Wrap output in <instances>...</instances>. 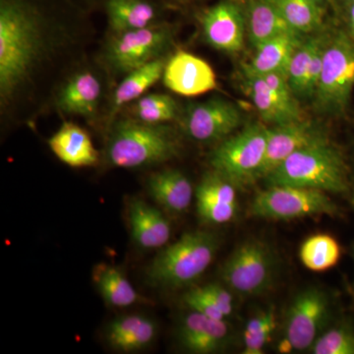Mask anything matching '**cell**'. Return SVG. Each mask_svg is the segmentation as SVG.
Returning <instances> with one entry per match:
<instances>
[{
  "instance_id": "cell-1",
  "label": "cell",
  "mask_w": 354,
  "mask_h": 354,
  "mask_svg": "<svg viewBox=\"0 0 354 354\" xmlns=\"http://www.w3.org/2000/svg\"><path fill=\"white\" fill-rule=\"evenodd\" d=\"M44 19L28 0H0V101H12L46 50Z\"/></svg>"
},
{
  "instance_id": "cell-2",
  "label": "cell",
  "mask_w": 354,
  "mask_h": 354,
  "mask_svg": "<svg viewBox=\"0 0 354 354\" xmlns=\"http://www.w3.org/2000/svg\"><path fill=\"white\" fill-rule=\"evenodd\" d=\"M180 151V140L169 125L123 118L114 122L104 156L113 167L141 169L169 162Z\"/></svg>"
},
{
  "instance_id": "cell-3",
  "label": "cell",
  "mask_w": 354,
  "mask_h": 354,
  "mask_svg": "<svg viewBox=\"0 0 354 354\" xmlns=\"http://www.w3.org/2000/svg\"><path fill=\"white\" fill-rule=\"evenodd\" d=\"M220 245V237L209 230L186 232L162 247L147 268V283L167 290L192 286L213 263Z\"/></svg>"
},
{
  "instance_id": "cell-4",
  "label": "cell",
  "mask_w": 354,
  "mask_h": 354,
  "mask_svg": "<svg viewBox=\"0 0 354 354\" xmlns=\"http://www.w3.org/2000/svg\"><path fill=\"white\" fill-rule=\"evenodd\" d=\"M265 180L268 186H297L328 194L348 195L351 192L346 160L330 141L293 153Z\"/></svg>"
},
{
  "instance_id": "cell-5",
  "label": "cell",
  "mask_w": 354,
  "mask_h": 354,
  "mask_svg": "<svg viewBox=\"0 0 354 354\" xmlns=\"http://www.w3.org/2000/svg\"><path fill=\"white\" fill-rule=\"evenodd\" d=\"M268 132L269 127L262 122L251 123L223 140L209 156L212 169L237 188L256 183L264 162Z\"/></svg>"
},
{
  "instance_id": "cell-6",
  "label": "cell",
  "mask_w": 354,
  "mask_h": 354,
  "mask_svg": "<svg viewBox=\"0 0 354 354\" xmlns=\"http://www.w3.org/2000/svg\"><path fill=\"white\" fill-rule=\"evenodd\" d=\"M278 260L264 241L249 239L241 242L223 263L220 276L223 285L243 297H260L276 281Z\"/></svg>"
},
{
  "instance_id": "cell-7",
  "label": "cell",
  "mask_w": 354,
  "mask_h": 354,
  "mask_svg": "<svg viewBox=\"0 0 354 354\" xmlns=\"http://www.w3.org/2000/svg\"><path fill=\"white\" fill-rule=\"evenodd\" d=\"M354 88V41L349 35L337 32L328 39L324 50L323 67L317 87L315 104L323 113L346 111Z\"/></svg>"
},
{
  "instance_id": "cell-8",
  "label": "cell",
  "mask_w": 354,
  "mask_h": 354,
  "mask_svg": "<svg viewBox=\"0 0 354 354\" xmlns=\"http://www.w3.org/2000/svg\"><path fill=\"white\" fill-rule=\"evenodd\" d=\"M339 212L328 193L288 185L268 186L254 196L248 207L249 216L270 221L335 216Z\"/></svg>"
},
{
  "instance_id": "cell-9",
  "label": "cell",
  "mask_w": 354,
  "mask_h": 354,
  "mask_svg": "<svg viewBox=\"0 0 354 354\" xmlns=\"http://www.w3.org/2000/svg\"><path fill=\"white\" fill-rule=\"evenodd\" d=\"M330 314L332 302L326 291L311 286L298 292L286 312L279 351L286 353L309 351L327 328Z\"/></svg>"
},
{
  "instance_id": "cell-10",
  "label": "cell",
  "mask_w": 354,
  "mask_h": 354,
  "mask_svg": "<svg viewBox=\"0 0 354 354\" xmlns=\"http://www.w3.org/2000/svg\"><path fill=\"white\" fill-rule=\"evenodd\" d=\"M171 43L172 32L167 26L153 24L143 29L116 32L106 46L104 59L113 71L127 74L165 57Z\"/></svg>"
},
{
  "instance_id": "cell-11",
  "label": "cell",
  "mask_w": 354,
  "mask_h": 354,
  "mask_svg": "<svg viewBox=\"0 0 354 354\" xmlns=\"http://www.w3.org/2000/svg\"><path fill=\"white\" fill-rule=\"evenodd\" d=\"M241 124V109L223 97L191 104L181 118L184 133L202 143L221 142L234 134Z\"/></svg>"
},
{
  "instance_id": "cell-12",
  "label": "cell",
  "mask_w": 354,
  "mask_h": 354,
  "mask_svg": "<svg viewBox=\"0 0 354 354\" xmlns=\"http://www.w3.org/2000/svg\"><path fill=\"white\" fill-rule=\"evenodd\" d=\"M203 35L209 46L228 55L241 53L245 44V13L232 0L209 7L201 17Z\"/></svg>"
},
{
  "instance_id": "cell-13",
  "label": "cell",
  "mask_w": 354,
  "mask_h": 354,
  "mask_svg": "<svg viewBox=\"0 0 354 354\" xmlns=\"http://www.w3.org/2000/svg\"><path fill=\"white\" fill-rule=\"evenodd\" d=\"M327 141L329 138L322 128L308 120L293 121L270 127L259 179H265L293 153Z\"/></svg>"
},
{
  "instance_id": "cell-14",
  "label": "cell",
  "mask_w": 354,
  "mask_h": 354,
  "mask_svg": "<svg viewBox=\"0 0 354 354\" xmlns=\"http://www.w3.org/2000/svg\"><path fill=\"white\" fill-rule=\"evenodd\" d=\"M162 81L171 92L183 97H197L218 87L211 65L185 50H177L167 59Z\"/></svg>"
},
{
  "instance_id": "cell-15",
  "label": "cell",
  "mask_w": 354,
  "mask_h": 354,
  "mask_svg": "<svg viewBox=\"0 0 354 354\" xmlns=\"http://www.w3.org/2000/svg\"><path fill=\"white\" fill-rule=\"evenodd\" d=\"M237 187L215 171L207 172L195 189L199 218L209 225H223L239 212Z\"/></svg>"
},
{
  "instance_id": "cell-16",
  "label": "cell",
  "mask_w": 354,
  "mask_h": 354,
  "mask_svg": "<svg viewBox=\"0 0 354 354\" xmlns=\"http://www.w3.org/2000/svg\"><path fill=\"white\" fill-rule=\"evenodd\" d=\"M178 339L183 348L191 353H220L230 344V327L225 320L190 311L179 325Z\"/></svg>"
},
{
  "instance_id": "cell-17",
  "label": "cell",
  "mask_w": 354,
  "mask_h": 354,
  "mask_svg": "<svg viewBox=\"0 0 354 354\" xmlns=\"http://www.w3.org/2000/svg\"><path fill=\"white\" fill-rule=\"evenodd\" d=\"M127 218L132 241L145 250L162 248L171 236V225L164 214L139 198L128 201Z\"/></svg>"
},
{
  "instance_id": "cell-18",
  "label": "cell",
  "mask_w": 354,
  "mask_h": 354,
  "mask_svg": "<svg viewBox=\"0 0 354 354\" xmlns=\"http://www.w3.org/2000/svg\"><path fill=\"white\" fill-rule=\"evenodd\" d=\"M248 95L267 124L281 125L304 120L297 97H285L270 87L259 75L244 73Z\"/></svg>"
},
{
  "instance_id": "cell-19",
  "label": "cell",
  "mask_w": 354,
  "mask_h": 354,
  "mask_svg": "<svg viewBox=\"0 0 354 354\" xmlns=\"http://www.w3.org/2000/svg\"><path fill=\"white\" fill-rule=\"evenodd\" d=\"M106 342L114 351L124 353L145 351L157 339L158 325L141 314H128L114 319L106 330Z\"/></svg>"
},
{
  "instance_id": "cell-20",
  "label": "cell",
  "mask_w": 354,
  "mask_h": 354,
  "mask_svg": "<svg viewBox=\"0 0 354 354\" xmlns=\"http://www.w3.org/2000/svg\"><path fill=\"white\" fill-rule=\"evenodd\" d=\"M147 188L151 197L172 215L185 213L195 194L189 178L178 169L153 172L147 180Z\"/></svg>"
},
{
  "instance_id": "cell-21",
  "label": "cell",
  "mask_w": 354,
  "mask_h": 354,
  "mask_svg": "<svg viewBox=\"0 0 354 354\" xmlns=\"http://www.w3.org/2000/svg\"><path fill=\"white\" fill-rule=\"evenodd\" d=\"M51 152L71 167H94L99 162V153L87 132L72 122H64L48 140Z\"/></svg>"
},
{
  "instance_id": "cell-22",
  "label": "cell",
  "mask_w": 354,
  "mask_h": 354,
  "mask_svg": "<svg viewBox=\"0 0 354 354\" xmlns=\"http://www.w3.org/2000/svg\"><path fill=\"white\" fill-rule=\"evenodd\" d=\"M102 85L92 72L75 74L58 93L57 104L60 111L71 115L92 118L99 106Z\"/></svg>"
},
{
  "instance_id": "cell-23",
  "label": "cell",
  "mask_w": 354,
  "mask_h": 354,
  "mask_svg": "<svg viewBox=\"0 0 354 354\" xmlns=\"http://www.w3.org/2000/svg\"><path fill=\"white\" fill-rule=\"evenodd\" d=\"M302 41V35L285 34L261 44L255 48L250 64L244 67V73L264 75L277 72L288 77L291 58Z\"/></svg>"
},
{
  "instance_id": "cell-24",
  "label": "cell",
  "mask_w": 354,
  "mask_h": 354,
  "mask_svg": "<svg viewBox=\"0 0 354 354\" xmlns=\"http://www.w3.org/2000/svg\"><path fill=\"white\" fill-rule=\"evenodd\" d=\"M92 279L104 304L116 308L136 304H152L135 290L125 274L114 266L100 263L92 272Z\"/></svg>"
},
{
  "instance_id": "cell-25",
  "label": "cell",
  "mask_w": 354,
  "mask_h": 354,
  "mask_svg": "<svg viewBox=\"0 0 354 354\" xmlns=\"http://www.w3.org/2000/svg\"><path fill=\"white\" fill-rule=\"evenodd\" d=\"M244 13L247 37L254 48L281 35L298 34L269 0H251Z\"/></svg>"
},
{
  "instance_id": "cell-26",
  "label": "cell",
  "mask_w": 354,
  "mask_h": 354,
  "mask_svg": "<svg viewBox=\"0 0 354 354\" xmlns=\"http://www.w3.org/2000/svg\"><path fill=\"white\" fill-rule=\"evenodd\" d=\"M167 62L165 57H160L127 74L114 92L109 111L111 120L115 118L123 106L143 97L149 88L162 78Z\"/></svg>"
},
{
  "instance_id": "cell-27",
  "label": "cell",
  "mask_w": 354,
  "mask_h": 354,
  "mask_svg": "<svg viewBox=\"0 0 354 354\" xmlns=\"http://www.w3.org/2000/svg\"><path fill=\"white\" fill-rule=\"evenodd\" d=\"M106 14L114 34L155 24L157 9L147 0H108Z\"/></svg>"
},
{
  "instance_id": "cell-28",
  "label": "cell",
  "mask_w": 354,
  "mask_h": 354,
  "mask_svg": "<svg viewBox=\"0 0 354 354\" xmlns=\"http://www.w3.org/2000/svg\"><path fill=\"white\" fill-rule=\"evenodd\" d=\"M342 248L339 242L329 234L312 235L305 239L299 249L302 264L312 272H325L339 263Z\"/></svg>"
},
{
  "instance_id": "cell-29",
  "label": "cell",
  "mask_w": 354,
  "mask_h": 354,
  "mask_svg": "<svg viewBox=\"0 0 354 354\" xmlns=\"http://www.w3.org/2000/svg\"><path fill=\"white\" fill-rule=\"evenodd\" d=\"M298 34H311L320 29L323 9L317 0H269Z\"/></svg>"
},
{
  "instance_id": "cell-30",
  "label": "cell",
  "mask_w": 354,
  "mask_h": 354,
  "mask_svg": "<svg viewBox=\"0 0 354 354\" xmlns=\"http://www.w3.org/2000/svg\"><path fill=\"white\" fill-rule=\"evenodd\" d=\"M131 113L133 118L150 123V124H165L176 120L179 114L176 100L165 94L143 95L134 102Z\"/></svg>"
},
{
  "instance_id": "cell-31",
  "label": "cell",
  "mask_w": 354,
  "mask_h": 354,
  "mask_svg": "<svg viewBox=\"0 0 354 354\" xmlns=\"http://www.w3.org/2000/svg\"><path fill=\"white\" fill-rule=\"evenodd\" d=\"M276 327L277 315L274 306L258 312L248 321L244 330V349L242 353H264L265 346L271 342Z\"/></svg>"
},
{
  "instance_id": "cell-32",
  "label": "cell",
  "mask_w": 354,
  "mask_h": 354,
  "mask_svg": "<svg viewBox=\"0 0 354 354\" xmlns=\"http://www.w3.org/2000/svg\"><path fill=\"white\" fill-rule=\"evenodd\" d=\"M313 354H354V325L351 321L326 328L309 349Z\"/></svg>"
},
{
  "instance_id": "cell-33",
  "label": "cell",
  "mask_w": 354,
  "mask_h": 354,
  "mask_svg": "<svg viewBox=\"0 0 354 354\" xmlns=\"http://www.w3.org/2000/svg\"><path fill=\"white\" fill-rule=\"evenodd\" d=\"M324 39V36H314L304 39L291 58L288 70V79L291 90L297 97H302L304 95L305 78L310 62L316 48L322 43Z\"/></svg>"
},
{
  "instance_id": "cell-34",
  "label": "cell",
  "mask_w": 354,
  "mask_h": 354,
  "mask_svg": "<svg viewBox=\"0 0 354 354\" xmlns=\"http://www.w3.org/2000/svg\"><path fill=\"white\" fill-rule=\"evenodd\" d=\"M183 304L190 311L198 312L203 315L216 320H225V317L209 295L203 290L202 286L191 288L183 298Z\"/></svg>"
},
{
  "instance_id": "cell-35",
  "label": "cell",
  "mask_w": 354,
  "mask_h": 354,
  "mask_svg": "<svg viewBox=\"0 0 354 354\" xmlns=\"http://www.w3.org/2000/svg\"><path fill=\"white\" fill-rule=\"evenodd\" d=\"M202 288L215 302L225 317L232 315L234 312V297L232 291L227 286L223 283H212L202 286Z\"/></svg>"
},
{
  "instance_id": "cell-36",
  "label": "cell",
  "mask_w": 354,
  "mask_h": 354,
  "mask_svg": "<svg viewBox=\"0 0 354 354\" xmlns=\"http://www.w3.org/2000/svg\"><path fill=\"white\" fill-rule=\"evenodd\" d=\"M349 36L354 41V3L351 4V9H349Z\"/></svg>"
},
{
  "instance_id": "cell-37",
  "label": "cell",
  "mask_w": 354,
  "mask_h": 354,
  "mask_svg": "<svg viewBox=\"0 0 354 354\" xmlns=\"http://www.w3.org/2000/svg\"><path fill=\"white\" fill-rule=\"evenodd\" d=\"M349 2H351V3H354V0H348Z\"/></svg>"
},
{
  "instance_id": "cell-38",
  "label": "cell",
  "mask_w": 354,
  "mask_h": 354,
  "mask_svg": "<svg viewBox=\"0 0 354 354\" xmlns=\"http://www.w3.org/2000/svg\"><path fill=\"white\" fill-rule=\"evenodd\" d=\"M353 207H354V199H353ZM353 257H354V254H353Z\"/></svg>"
},
{
  "instance_id": "cell-39",
  "label": "cell",
  "mask_w": 354,
  "mask_h": 354,
  "mask_svg": "<svg viewBox=\"0 0 354 354\" xmlns=\"http://www.w3.org/2000/svg\"><path fill=\"white\" fill-rule=\"evenodd\" d=\"M317 1H320V0H317Z\"/></svg>"
}]
</instances>
